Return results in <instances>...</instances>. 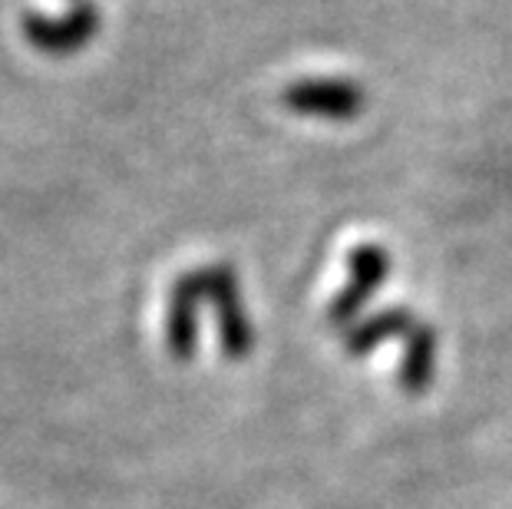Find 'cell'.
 Wrapping results in <instances>:
<instances>
[{"label":"cell","mask_w":512,"mask_h":509,"mask_svg":"<svg viewBox=\"0 0 512 509\" xmlns=\"http://www.w3.org/2000/svg\"><path fill=\"white\" fill-rule=\"evenodd\" d=\"M202 288V305L215 311L219 324V344L225 361H245L255 351V328L248 321V311L242 305V288L232 265H205L195 268Z\"/></svg>","instance_id":"cell-1"},{"label":"cell","mask_w":512,"mask_h":509,"mask_svg":"<svg viewBox=\"0 0 512 509\" xmlns=\"http://www.w3.org/2000/svg\"><path fill=\"white\" fill-rule=\"evenodd\" d=\"M390 252L377 242L354 245L347 255V285L337 291L328 305V324L347 331L354 321H361V311L370 305L374 291L390 278Z\"/></svg>","instance_id":"cell-2"},{"label":"cell","mask_w":512,"mask_h":509,"mask_svg":"<svg viewBox=\"0 0 512 509\" xmlns=\"http://www.w3.org/2000/svg\"><path fill=\"white\" fill-rule=\"evenodd\" d=\"M281 103L298 116L328 119V123H351L367 110V93L361 83L341 77H304L288 83Z\"/></svg>","instance_id":"cell-3"},{"label":"cell","mask_w":512,"mask_h":509,"mask_svg":"<svg viewBox=\"0 0 512 509\" xmlns=\"http://www.w3.org/2000/svg\"><path fill=\"white\" fill-rule=\"evenodd\" d=\"M103 27V14L100 7L90 4V0H80L67 10L60 20L43 17V14H27L24 17V37L34 50L50 53V57H70V53H80L86 43H90Z\"/></svg>","instance_id":"cell-4"},{"label":"cell","mask_w":512,"mask_h":509,"mask_svg":"<svg viewBox=\"0 0 512 509\" xmlns=\"http://www.w3.org/2000/svg\"><path fill=\"white\" fill-rule=\"evenodd\" d=\"M199 308H202V288L199 275L185 272L172 281L169 305H166V348L172 361L189 364L199 348Z\"/></svg>","instance_id":"cell-5"},{"label":"cell","mask_w":512,"mask_h":509,"mask_svg":"<svg viewBox=\"0 0 512 509\" xmlns=\"http://www.w3.org/2000/svg\"><path fill=\"white\" fill-rule=\"evenodd\" d=\"M437 351H440V334L433 324L420 321L407 338H403V357L397 384L403 394H423L430 391L433 374H437Z\"/></svg>","instance_id":"cell-6"},{"label":"cell","mask_w":512,"mask_h":509,"mask_svg":"<svg viewBox=\"0 0 512 509\" xmlns=\"http://www.w3.org/2000/svg\"><path fill=\"white\" fill-rule=\"evenodd\" d=\"M420 318L407 308H384L370 318L354 321L351 328L344 331V351L351 357H367L380 344L394 341V338H407V334L417 328Z\"/></svg>","instance_id":"cell-7"},{"label":"cell","mask_w":512,"mask_h":509,"mask_svg":"<svg viewBox=\"0 0 512 509\" xmlns=\"http://www.w3.org/2000/svg\"><path fill=\"white\" fill-rule=\"evenodd\" d=\"M73 4H80V0H73Z\"/></svg>","instance_id":"cell-8"}]
</instances>
